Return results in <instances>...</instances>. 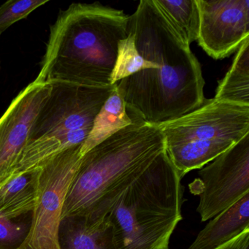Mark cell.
I'll list each match as a JSON object with an SVG mask.
<instances>
[{
  "label": "cell",
  "instance_id": "obj_20",
  "mask_svg": "<svg viewBox=\"0 0 249 249\" xmlns=\"http://www.w3.org/2000/svg\"><path fill=\"white\" fill-rule=\"evenodd\" d=\"M28 226L16 223L0 215V249H16L28 232Z\"/></svg>",
  "mask_w": 249,
  "mask_h": 249
},
{
  "label": "cell",
  "instance_id": "obj_2",
  "mask_svg": "<svg viewBox=\"0 0 249 249\" xmlns=\"http://www.w3.org/2000/svg\"><path fill=\"white\" fill-rule=\"evenodd\" d=\"M129 16L99 2L73 3L51 27L40 72L34 81L89 87L111 85L118 44L128 36Z\"/></svg>",
  "mask_w": 249,
  "mask_h": 249
},
{
  "label": "cell",
  "instance_id": "obj_12",
  "mask_svg": "<svg viewBox=\"0 0 249 249\" xmlns=\"http://www.w3.org/2000/svg\"><path fill=\"white\" fill-rule=\"evenodd\" d=\"M249 229V193L210 220L189 249H215Z\"/></svg>",
  "mask_w": 249,
  "mask_h": 249
},
{
  "label": "cell",
  "instance_id": "obj_13",
  "mask_svg": "<svg viewBox=\"0 0 249 249\" xmlns=\"http://www.w3.org/2000/svg\"><path fill=\"white\" fill-rule=\"evenodd\" d=\"M89 131L79 130L60 135L42 137L30 141L24 148L9 180L16 176L34 171L64 151L82 145Z\"/></svg>",
  "mask_w": 249,
  "mask_h": 249
},
{
  "label": "cell",
  "instance_id": "obj_8",
  "mask_svg": "<svg viewBox=\"0 0 249 249\" xmlns=\"http://www.w3.org/2000/svg\"><path fill=\"white\" fill-rule=\"evenodd\" d=\"M50 96L35 123L30 141L73 131L91 132L94 120L116 84L89 87L53 81Z\"/></svg>",
  "mask_w": 249,
  "mask_h": 249
},
{
  "label": "cell",
  "instance_id": "obj_14",
  "mask_svg": "<svg viewBox=\"0 0 249 249\" xmlns=\"http://www.w3.org/2000/svg\"><path fill=\"white\" fill-rule=\"evenodd\" d=\"M132 123V119L126 113V105L116 86L96 117L89 135L81 145L80 156L82 157L90 150Z\"/></svg>",
  "mask_w": 249,
  "mask_h": 249
},
{
  "label": "cell",
  "instance_id": "obj_7",
  "mask_svg": "<svg viewBox=\"0 0 249 249\" xmlns=\"http://www.w3.org/2000/svg\"><path fill=\"white\" fill-rule=\"evenodd\" d=\"M189 189L199 196L196 211L202 222L249 193V133L202 167Z\"/></svg>",
  "mask_w": 249,
  "mask_h": 249
},
{
  "label": "cell",
  "instance_id": "obj_3",
  "mask_svg": "<svg viewBox=\"0 0 249 249\" xmlns=\"http://www.w3.org/2000/svg\"><path fill=\"white\" fill-rule=\"evenodd\" d=\"M128 115L132 124L81 157L65 199L62 221L80 215H107L125 191L165 149L158 126Z\"/></svg>",
  "mask_w": 249,
  "mask_h": 249
},
{
  "label": "cell",
  "instance_id": "obj_16",
  "mask_svg": "<svg viewBox=\"0 0 249 249\" xmlns=\"http://www.w3.org/2000/svg\"><path fill=\"white\" fill-rule=\"evenodd\" d=\"M35 202L33 172L16 176L0 187V215L6 219L33 212Z\"/></svg>",
  "mask_w": 249,
  "mask_h": 249
},
{
  "label": "cell",
  "instance_id": "obj_10",
  "mask_svg": "<svg viewBox=\"0 0 249 249\" xmlns=\"http://www.w3.org/2000/svg\"><path fill=\"white\" fill-rule=\"evenodd\" d=\"M197 41L215 60L228 57L249 37V0H196Z\"/></svg>",
  "mask_w": 249,
  "mask_h": 249
},
{
  "label": "cell",
  "instance_id": "obj_4",
  "mask_svg": "<svg viewBox=\"0 0 249 249\" xmlns=\"http://www.w3.org/2000/svg\"><path fill=\"white\" fill-rule=\"evenodd\" d=\"M181 178L165 149L107 214L118 249H168L181 221Z\"/></svg>",
  "mask_w": 249,
  "mask_h": 249
},
{
  "label": "cell",
  "instance_id": "obj_15",
  "mask_svg": "<svg viewBox=\"0 0 249 249\" xmlns=\"http://www.w3.org/2000/svg\"><path fill=\"white\" fill-rule=\"evenodd\" d=\"M214 99L249 106V37L237 50L232 65L219 81Z\"/></svg>",
  "mask_w": 249,
  "mask_h": 249
},
{
  "label": "cell",
  "instance_id": "obj_21",
  "mask_svg": "<svg viewBox=\"0 0 249 249\" xmlns=\"http://www.w3.org/2000/svg\"><path fill=\"white\" fill-rule=\"evenodd\" d=\"M215 249H249V229Z\"/></svg>",
  "mask_w": 249,
  "mask_h": 249
},
{
  "label": "cell",
  "instance_id": "obj_9",
  "mask_svg": "<svg viewBox=\"0 0 249 249\" xmlns=\"http://www.w3.org/2000/svg\"><path fill=\"white\" fill-rule=\"evenodd\" d=\"M52 89L51 83L33 81L13 100L0 118V187L15 170Z\"/></svg>",
  "mask_w": 249,
  "mask_h": 249
},
{
  "label": "cell",
  "instance_id": "obj_5",
  "mask_svg": "<svg viewBox=\"0 0 249 249\" xmlns=\"http://www.w3.org/2000/svg\"><path fill=\"white\" fill-rule=\"evenodd\" d=\"M158 126L166 153L183 178L249 133V106L205 100L195 111Z\"/></svg>",
  "mask_w": 249,
  "mask_h": 249
},
{
  "label": "cell",
  "instance_id": "obj_18",
  "mask_svg": "<svg viewBox=\"0 0 249 249\" xmlns=\"http://www.w3.org/2000/svg\"><path fill=\"white\" fill-rule=\"evenodd\" d=\"M157 68V64L145 60L140 55L135 46V36L128 31L127 37L118 44L117 58L110 76V84L113 85L142 70Z\"/></svg>",
  "mask_w": 249,
  "mask_h": 249
},
{
  "label": "cell",
  "instance_id": "obj_17",
  "mask_svg": "<svg viewBox=\"0 0 249 249\" xmlns=\"http://www.w3.org/2000/svg\"><path fill=\"white\" fill-rule=\"evenodd\" d=\"M154 4L186 44L197 40L199 11L196 0H154Z\"/></svg>",
  "mask_w": 249,
  "mask_h": 249
},
{
  "label": "cell",
  "instance_id": "obj_1",
  "mask_svg": "<svg viewBox=\"0 0 249 249\" xmlns=\"http://www.w3.org/2000/svg\"><path fill=\"white\" fill-rule=\"evenodd\" d=\"M128 31L143 59L158 65L116 83L126 113L159 125L195 111L205 103L200 64L154 0H142L129 17Z\"/></svg>",
  "mask_w": 249,
  "mask_h": 249
},
{
  "label": "cell",
  "instance_id": "obj_19",
  "mask_svg": "<svg viewBox=\"0 0 249 249\" xmlns=\"http://www.w3.org/2000/svg\"><path fill=\"white\" fill-rule=\"evenodd\" d=\"M49 2V0H10L0 6V33Z\"/></svg>",
  "mask_w": 249,
  "mask_h": 249
},
{
  "label": "cell",
  "instance_id": "obj_11",
  "mask_svg": "<svg viewBox=\"0 0 249 249\" xmlns=\"http://www.w3.org/2000/svg\"><path fill=\"white\" fill-rule=\"evenodd\" d=\"M59 243L61 249H118L107 215H80L63 220Z\"/></svg>",
  "mask_w": 249,
  "mask_h": 249
},
{
  "label": "cell",
  "instance_id": "obj_6",
  "mask_svg": "<svg viewBox=\"0 0 249 249\" xmlns=\"http://www.w3.org/2000/svg\"><path fill=\"white\" fill-rule=\"evenodd\" d=\"M81 147L64 151L33 171L36 191L33 218L27 236L16 249H61L64 205L81 165Z\"/></svg>",
  "mask_w": 249,
  "mask_h": 249
},
{
  "label": "cell",
  "instance_id": "obj_22",
  "mask_svg": "<svg viewBox=\"0 0 249 249\" xmlns=\"http://www.w3.org/2000/svg\"><path fill=\"white\" fill-rule=\"evenodd\" d=\"M1 35H2V34H1V33H0V37H1Z\"/></svg>",
  "mask_w": 249,
  "mask_h": 249
}]
</instances>
